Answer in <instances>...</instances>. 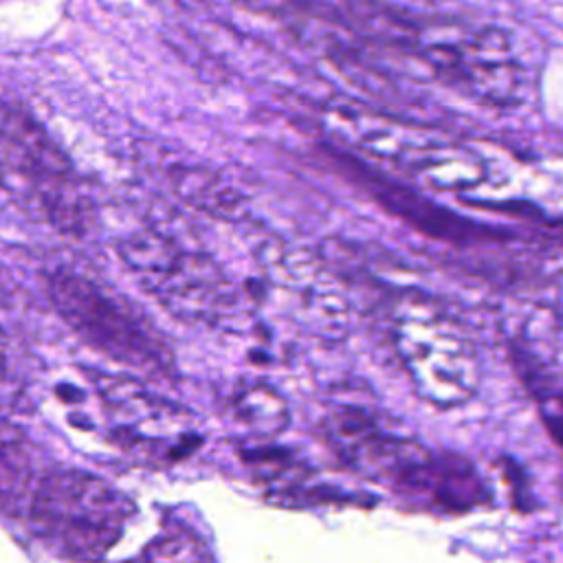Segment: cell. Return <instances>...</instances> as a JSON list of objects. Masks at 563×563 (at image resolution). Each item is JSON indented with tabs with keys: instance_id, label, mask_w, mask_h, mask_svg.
Wrapping results in <instances>:
<instances>
[{
	"instance_id": "1",
	"label": "cell",
	"mask_w": 563,
	"mask_h": 563,
	"mask_svg": "<svg viewBox=\"0 0 563 563\" xmlns=\"http://www.w3.org/2000/svg\"><path fill=\"white\" fill-rule=\"evenodd\" d=\"M134 504L110 482L62 468L44 475L31 499L35 534L59 556L95 563L123 539Z\"/></svg>"
},
{
	"instance_id": "2",
	"label": "cell",
	"mask_w": 563,
	"mask_h": 563,
	"mask_svg": "<svg viewBox=\"0 0 563 563\" xmlns=\"http://www.w3.org/2000/svg\"><path fill=\"white\" fill-rule=\"evenodd\" d=\"M0 185L62 233H84L90 222V200L79 191L70 158L15 103L2 106L0 114Z\"/></svg>"
},
{
	"instance_id": "3",
	"label": "cell",
	"mask_w": 563,
	"mask_h": 563,
	"mask_svg": "<svg viewBox=\"0 0 563 563\" xmlns=\"http://www.w3.org/2000/svg\"><path fill=\"white\" fill-rule=\"evenodd\" d=\"M51 301L68 328L90 347L143 372H169L172 354L150 319L128 299L79 273H57Z\"/></svg>"
},
{
	"instance_id": "4",
	"label": "cell",
	"mask_w": 563,
	"mask_h": 563,
	"mask_svg": "<svg viewBox=\"0 0 563 563\" xmlns=\"http://www.w3.org/2000/svg\"><path fill=\"white\" fill-rule=\"evenodd\" d=\"M108 420L117 435L143 453H167L178 446L183 431L172 402L130 376H95Z\"/></svg>"
},
{
	"instance_id": "5",
	"label": "cell",
	"mask_w": 563,
	"mask_h": 563,
	"mask_svg": "<svg viewBox=\"0 0 563 563\" xmlns=\"http://www.w3.org/2000/svg\"><path fill=\"white\" fill-rule=\"evenodd\" d=\"M130 563H211V559L196 534L185 528H169L152 539Z\"/></svg>"
}]
</instances>
